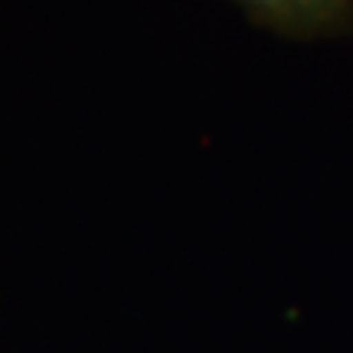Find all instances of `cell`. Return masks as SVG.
Wrapping results in <instances>:
<instances>
[{
	"mask_svg": "<svg viewBox=\"0 0 353 353\" xmlns=\"http://www.w3.org/2000/svg\"><path fill=\"white\" fill-rule=\"evenodd\" d=\"M262 3H281V0H262Z\"/></svg>",
	"mask_w": 353,
	"mask_h": 353,
	"instance_id": "1",
	"label": "cell"
}]
</instances>
